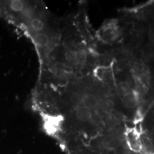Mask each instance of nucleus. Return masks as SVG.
Segmentation results:
<instances>
[{
  "label": "nucleus",
  "mask_w": 154,
  "mask_h": 154,
  "mask_svg": "<svg viewBox=\"0 0 154 154\" xmlns=\"http://www.w3.org/2000/svg\"><path fill=\"white\" fill-rule=\"evenodd\" d=\"M122 102L123 104L126 107L131 109L137 104V99L135 95L130 92L123 97Z\"/></svg>",
  "instance_id": "1"
},
{
  "label": "nucleus",
  "mask_w": 154,
  "mask_h": 154,
  "mask_svg": "<svg viewBox=\"0 0 154 154\" xmlns=\"http://www.w3.org/2000/svg\"><path fill=\"white\" fill-rule=\"evenodd\" d=\"M82 103L84 106L83 107L90 110L97 106L98 104V100L95 96L92 95H87L83 97Z\"/></svg>",
  "instance_id": "2"
},
{
  "label": "nucleus",
  "mask_w": 154,
  "mask_h": 154,
  "mask_svg": "<svg viewBox=\"0 0 154 154\" xmlns=\"http://www.w3.org/2000/svg\"><path fill=\"white\" fill-rule=\"evenodd\" d=\"M91 114H92L90 110L86 109L85 107L79 108L77 110V113H76L77 118L81 122H86L89 121Z\"/></svg>",
  "instance_id": "3"
},
{
  "label": "nucleus",
  "mask_w": 154,
  "mask_h": 154,
  "mask_svg": "<svg viewBox=\"0 0 154 154\" xmlns=\"http://www.w3.org/2000/svg\"><path fill=\"white\" fill-rule=\"evenodd\" d=\"M34 41L39 47L44 48L49 44V38L44 33H40L34 37Z\"/></svg>",
  "instance_id": "4"
},
{
  "label": "nucleus",
  "mask_w": 154,
  "mask_h": 154,
  "mask_svg": "<svg viewBox=\"0 0 154 154\" xmlns=\"http://www.w3.org/2000/svg\"><path fill=\"white\" fill-rule=\"evenodd\" d=\"M116 90L119 95L123 97L131 92L130 86L128 83L126 82L119 83L117 86Z\"/></svg>",
  "instance_id": "5"
},
{
  "label": "nucleus",
  "mask_w": 154,
  "mask_h": 154,
  "mask_svg": "<svg viewBox=\"0 0 154 154\" xmlns=\"http://www.w3.org/2000/svg\"><path fill=\"white\" fill-rule=\"evenodd\" d=\"M30 26L34 31L39 32L44 29L45 23L38 18H34L30 22Z\"/></svg>",
  "instance_id": "6"
},
{
  "label": "nucleus",
  "mask_w": 154,
  "mask_h": 154,
  "mask_svg": "<svg viewBox=\"0 0 154 154\" xmlns=\"http://www.w3.org/2000/svg\"><path fill=\"white\" fill-rule=\"evenodd\" d=\"M83 97L82 95L79 92H74L72 94L70 97V100L72 105L74 106H79L82 103Z\"/></svg>",
  "instance_id": "7"
},
{
  "label": "nucleus",
  "mask_w": 154,
  "mask_h": 154,
  "mask_svg": "<svg viewBox=\"0 0 154 154\" xmlns=\"http://www.w3.org/2000/svg\"><path fill=\"white\" fill-rule=\"evenodd\" d=\"M87 57V53L83 50H80L75 52V60L79 62H84L86 60Z\"/></svg>",
  "instance_id": "8"
},
{
  "label": "nucleus",
  "mask_w": 154,
  "mask_h": 154,
  "mask_svg": "<svg viewBox=\"0 0 154 154\" xmlns=\"http://www.w3.org/2000/svg\"><path fill=\"white\" fill-rule=\"evenodd\" d=\"M89 121H90L94 125L98 126L102 121V119L100 116H99L98 114H91Z\"/></svg>",
  "instance_id": "9"
},
{
  "label": "nucleus",
  "mask_w": 154,
  "mask_h": 154,
  "mask_svg": "<svg viewBox=\"0 0 154 154\" xmlns=\"http://www.w3.org/2000/svg\"><path fill=\"white\" fill-rule=\"evenodd\" d=\"M113 103L109 100H105L102 103V109L106 112H110L112 110Z\"/></svg>",
  "instance_id": "10"
},
{
  "label": "nucleus",
  "mask_w": 154,
  "mask_h": 154,
  "mask_svg": "<svg viewBox=\"0 0 154 154\" xmlns=\"http://www.w3.org/2000/svg\"><path fill=\"white\" fill-rule=\"evenodd\" d=\"M65 58L69 62H72L75 60V52L72 50H68L65 54Z\"/></svg>",
  "instance_id": "11"
},
{
  "label": "nucleus",
  "mask_w": 154,
  "mask_h": 154,
  "mask_svg": "<svg viewBox=\"0 0 154 154\" xmlns=\"http://www.w3.org/2000/svg\"><path fill=\"white\" fill-rule=\"evenodd\" d=\"M54 69L57 72L66 71L67 66L62 62H57L54 65Z\"/></svg>",
  "instance_id": "12"
},
{
  "label": "nucleus",
  "mask_w": 154,
  "mask_h": 154,
  "mask_svg": "<svg viewBox=\"0 0 154 154\" xmlns=\"http://www.w3.org/2000/svg\"><path fill=\"white\" fill-rule=\"evenodd\" d=\"M142 55H143V52L142 51H140V50H138L135 53L134 57H135V58L136 60H139L142 58Z\"/></svg>",
  "instance_id": "13"
},
{
  "label": "nucleus",
  "mask_w": 154,
  "mask_h": 154,
  "mask_svg": "<svg viewBox=\"0 0 154 154\" xmlns=\"http://www.w3.org/2000/svg\"><path fill=\"white\" fill-rule=\"evenodd\" d=\"M74 76L77 79H81L83 78V74L82 72H80V71H77V72H75Z\"/></svg>",
  "instance_id": "14"
},
{
  "label": "nucleus",
  "mask_w": 154,
  "mask_h": 154,
  "mask_svg": "<svg viewBox=\"0 0 154 154\" xmlns=\"http://www.w3.org/2000/svg\"><path fill=\"white\" fill-rule=\"evenodd\" d=\"M116 151L114 148H110L107 151V154H116Z\"/></svg>",
  "instance_id": "15"
}]
</instances>
